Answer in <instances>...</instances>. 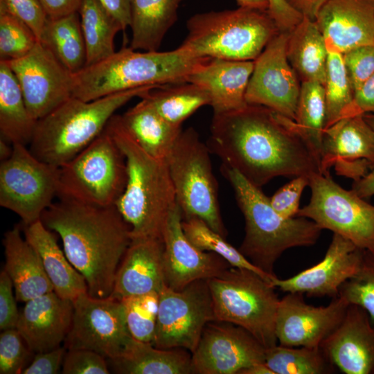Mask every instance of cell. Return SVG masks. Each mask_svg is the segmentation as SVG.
<instances>
[{
  "label": "cell",
  "instance_id": "6da1fadb",
  "mask_svg": "<svg viewBox=\"0 0 374 374\" xmlns=\"http://www.w3.org/2000/svg\"><path fill=\"white\" fill-rule=\"evenodd\" d=\"M208 142L224 165L258 188L274 177L319 172L294 120L263 106L213 114Z\"/></svg>",
  "mask_w": 374,
  "mask_h": 374
},
{
  "label": "cell",
  "instance_id": "7a4b0ae2",
  "mask_svg": "<svg viewBox=\"0 0 374 374\" xmlns=\"http://www.w3.org/2000/svg\"><path fill=\"white\" fill-rule=\"evenodd\" d=\"M40 220L59 235L66 258L86 280L88 294L110 296L117 269L132 241L130 227L116 206L60 198Z\"/></svg>",
  "mask_w": 374,
  "mask_h": 374
},
{
  "label": "cell",
  "instance_id": "3957f363",
  "mask_svg": "<svg viewBox=\"0 0 374 374\" xmlns=\"http://www.w3.org/2000/svg\"><path fill=\"white\" fill-rule=\"evenodd\" d=\"M105 130L126 161V184L115 206L130 226L132 239L163 238L167 217L177 204L167 161L145 152L127 132L121 116L114 114Z\"/></svg>",
  "mask_w": 374,
  "mask_h": 374
},
{
  "label": "cell",
  "instance_id": "277c9868",
  "mask_svg": "<svg viewBox=\"0 0 374 374\" xmlns=\"http://www.w3.org/2000/svg\"><path fill=\"white\" fill-rule=\"evenodd\" d=\"M123 47L109 57L73 75V96L84 101L146 86L187 82L208 57L184 48L160 52L136 51Z\"/></svg>",
  "mask_w": 374,
  "mask_h": 374
},
{
  "label": "cell",
  "instance_id": "5b68a950",
  "mask_svg": "<svg viewBox=\"0 0 374 374\" xmlns=\"http://www.w3.org/2000/svg\"><path fill=\"white\" fill-rule=\"evenodd\" d=\"M221 170L245 220V235L239 250L254 265L275 275L274 265L285 251L317 243L323 229L316 222L303 217H282L260 188L225 165Z\"/></svg>",
  "mask_w": 374,
  "mask_h": 374
},
{
  "label": "cell",
  "instance_id": "8992f818",
  "mask_svg": "<svg viewBox=\"0 0 374 374\" xmlns=\"http://www.w3.org/2000/svg\"><path fill=\"white\" fill-rule=\"evenodd\" d=\"M159 87H139L91 101L72 96L37 121L29 150L39 160L60 167L104 131L118 109Z\"/></svg>",
  "mask_w": 374,
  "mask_h": 374
},
{
  "label": "cell",
  "instance_id": "52a82bcc",
  "mask_svg": "<svg viewBox=\"0 0 374 374\" xmlns=\"http://www.w3.org/2000/svg\"><path fill=\"white\" fill-rule=\"evenodd\" d=\"M186 28L179 46L191 55L236 61L255 60L280 32L267 10L245 7L197 13Z\"/></svg>",
  "mask_w": 374,
  "mask_h": 374
},
{
  "label": "cell",
  "instance_id": "ba28073f",
  "mask_svg": "<svg viewBox=\"0 0 374 374\" xmlns=\"http://www.w3.org/2000/svg\"><path fill=\"white\" fill-rule=\"evenodd\" d=\"M207 282L216 321L244 328L266 349L278 344L275 322L280 299L271 282L231 266Z\"/></svg>",
  "mask_w": 374,
  "mask_h": 374
},
{
  "label": "cell",
  "instance_id": "9c48e42d",
  "mask_svg": "<svg viewBox=\"0 0 374 374\" xmlns=\"http://www.w3.org/2000/svg\"><path fill=\"white\" fill-rule=\"evenodd\" d=\"M127 180L125 157L105 130L71 160L59 167V198L98 206L115 205Z\"/></svg>",
  "mask_w": 374,
  "mask_h": 374
},
{
  "label": "cell",
  "instance_id": "30bf717a",
  "mask_svg": "<svg viewBox=\"0 0 374 374\" xmlns=\"http://www.w3.org/2000/svg\"><path fill=\"white\" fill-rule=\"evenodd\" d=\"M209 150L189 127L181 131L166 161L183 219L199 218L225 237Z\"/></svg>",
  "mask_w": 374,
  "mask_h": 374
},
{
  "label": "cell",
  "instance_id": "8fae6325",
  "mask_svg": "<svg viewBox=\"0 0 374 374\" xmlns=\"http://www.w3.org/2000/svg\"><path fill=\"white\" fill-rule=\"evenodd\" d=\"M311 197L297 215L316 222L374 253V206L354 190L337 184L330 173L314 172L309 176Z\"/></svg>",
  "mask_w": 374,
  "mask_h": 374
},
{
  "label": "cell",
  "instance_id": "7c38bea8",
  "mask_svg": "<svg viewBox=\"0 0 374 374\" xmlns=\"http://www.w3.org/2000/svg\"><path fill=\"white\" fill-rule=\"evenodd\" d=\"M0 165V205L19 216L24 225L40 220L58 193L59 167L37 159L26 145L12 144Z\"/></svg>",
  "mask_w": 374,
  "mask_h": 374
},
{
  "label": "cell",
  "instance_id": "4fadbf2b",
  "mask_svg": "<svg viewBox=\"0 0 374 374\" xmlns=\"http://www.w3.org/2000/svg\"><path fill=\"white\" fill-rule=\"evenodd\" d=\"M215 321L207 280L194 281L181 290L166 285L159 293L152 344L158 348H183L193 353L206 325Z\"/></svg>",
  "mask_w": 374,
  "mask_h": 374
},
{
  "label": "cell",
  "instance_id": "5bb4252c",
  "mask_svg": "<svg viewBox=\"0 0 374 374\" xmlns=\"http://www.w3.org/2000/svg\"><path fill=\"white\" fill-rule=\"evenodd\" d=\"M71 326L65 348L87 349L107 359L120 356L133 338L121 300L96 298L85 292L73 301Z\"/></svg>",
  "mask_w": 374,
  "mask_h": 374
},
{
  "label": "cell",
  "instance_id": "9a60e30c",
  "mask_svg": "<svg viewBox=\"0 0 374 374\" xmlns=\"http://www.w3.org/2000/svg\"><path fill=\"white\" fill-rule=\"evenodd\" d=\"M6 61L19 82L30 114L37 121L73 96V74L42 43L38 42L20 58Z\"/></svg>",
  "mask_w": 374,
  "mask_h": 374
},
{
  "label": "cell",
  "instance_id": "2e32d148",
  "mask_svg": "<svg viewBox=\"0 0 374 374\" xmlns=\"http://www.w3.org/2000/svg\"><path fill=\"white\" fill-rule=\"evenodd\" d=\"M287 36L288 33L279 32L253 60L245 100L294 121L301 84L287 59Z\"/></svg>",
  "mask_w": 374,
  "mask_h": 374
},
{
  "label": "cell",
  "instance_id": "e0dca14e",
  "mask_svg": "<svg viewBox=\"0 0 374 374\" xmlns=\"http://www.w3.org/2000/svg\"><path fill=\"white\" fill-rule=\"evenodd\" d=\"M266 348L247 330L223 321L208 323L192 353L194 373L239 374L265 362Z\"/></svg>",
  "mask_w": 374,
  "mask_h": 374
},
{
  "label": "cell",
  "instance_id": "ac0fdd59",
  "mask_svg": "<svg viewBox=\"0 0 374 374\" xmlns=\"http://www.w3.org/2000/svg\"><path fill=\"white\" fill-rule=\"evenodd\" d=\"M348 305L344 299L337 296L326 306H314L306 303L302 294L287 293L279 300L276 317L278 344L319 348L341 323Z\"/></svg>",
  "mask_w": 374,
  "mask_h": 374
},
{
  "label": "cell",
  "instance_id": "d6986e66",
  "mask_svg": "<svg viewBox=\"0 0 374 374\" xmlns=\"http://www.w3.org/2000/svg\"><path fill=\"white\" fill-rule=\"evenodd\" d=\"M374 164V130L364 114L344 117L323 132L319 172L337 174L357 181Z\"/></svg>",
  "mask_w": 374,
  "mask_h": 374
},
{
  "label": "cell",
  "instance_id": "ffe728a7",
  "mask_svg": "<svg viewBox=\"0 0 374 374\" xmlns=\"http://www.w3.org/2000/svg\"><path fill=\"white\" fill-rule=\"evenodd\" d=\"M177 204L170 211L163 230V269L166 285L181 290L198 280L222 274L231 265L220 256L199 249L186 235Z\"/></svg>",
  "mask_w": 374,
  "mask_h": 374
},
{
  "label": "cell",
  "instance_id": "44dd1931",
  "mask_svg": "<svg viewBox=\"0 0 374 374\" xmlns=\"http://www.w3.org/2000/svg\"><path fill=\"white\" fill-rule=\"evenodd\" d=\"M364 250L348 239L333 233L323 258L316 265L285 279L275 278L272 285L289 293L332 299L339 296L341 285L359 270Z\"/></svg>",
  "mask_w": 374,
  "mask_h": 374
},
{
  "label": "cell",
  "instance_id": "7402d4cb",
  "mask_svg": "<svg viewBox=\"0 0 374 374\" xmlns=\"http://www.w3.org/2000/svg\"><path fill=\"white\" fill-rule=\"evenodd\" d=\"M320 348L344 373L374 374V321L365 310L349 304L342 321Z\"/></svg>",
  "mask_w": 374,
  "mask_h": 374
},
{
  "label": "cell",
  "instance_id": "603a6c76",
  "mask_svg": "<svg viewBox=\"0 0 374 374\" xmlns=\"http://www.w3.org/2000/svg\"><path fill=\"white\" fill-rule=\"evenodd\" d=\"M314 21L329 51L374 44V0H328Z\"/></svg>",
  "mask_w": 374,
  "mask_h": 374
},
{
  "label": "cell",
  "instance_id": "cb8c5ba5",
  "mask_svg": "<svg viewBox=\"0 0 374 374\" xmlns=\"http://www.w3.org/2000/svg\"><path fill=\"white\" fill-rule=\"evenodd\" d=\"M73 314V301L53 291L26 302L16 328L33 353L45 352L64 342Z\"/></svg>",
  "mask_w": 374,
  "mask_h": 374
},
{
  "label": "cell",
  "instance_id": "d4e9b609",
  "mask_svg": "<svg viewBox=\"0 0 374 374\" xmlns=\"http://www.w3.org/2000/svg\"><path fill=\"white\" fill-rule=\"evenodd\" d=\"M163 238H135L117 269L111 297L159 293L166 285L163 269Z\"/></svg>",
  "mask_w": 374,
  "mask_h": 374
},
{
  "label": "cell",
  "instance_id": "484cf974",
  "mask_svg": "<svg viewBox=\"0 0 374 374\" xmlns=\"http://www.w3.org/2000/svg\"><path fill=\"white\" fill-rule=\"evenodd\" d=\"M253 61L206 58L187 82L204 89L211 99L213 114L244 107L245 93L253 69Z\"/></svg>",
  "mask_w": 374,
  "mask_h": 374
},
{
  "label": "cell",
  "instance_id": "4316f807",
  "mask_svg": "<svg viewBox=\"0 0 374 374\" xmlns=\"http://www.w3.org/2000/svg\"><path fill=\"white\" fill-rule=\"evenodd\" d=\"M3 244L4 270L12 282L17 301L26 303L53 291L38 253L18 227L6 232Z\"/></svg>",
  "mask_w": 374,
  "mask_h": 374
},
{
  "label": "cell",
  "instance_id": "83f0119b",
  "mask_svg": "<svg viewBox=\"0 0 374 374\" xmlns=\"http://www.w3.org/2000/svg\"><path fill=\"white\" fill-rule=\"evenodd\" d=\"M24 235L38 253L53 291L59 296L73 301L88 292L84 278L71 265L51 231L41 220L26 225Z\"/></svg>",
  "mask_w": 374,
  "mask_h": 374
},
{
  "label": "cell",
  "instance_id": "f1b7e54d",
  "mask_svg": "<svg viewBox=\"0 0 374 374\" xmlns=\"http://www.w3.org/2000/svg\"><path fill=\"white\" fill-rule=\"evenodd\" d=\"M183 348L161 349L132 338L123 353L107 359L112 370L123 374L194 373L192 355Z\"/></svg>",
  "mask_w": 374,
  "mask_h": 374
},
{
  "label": "cell",
  "instance_id": "f546056e",
  "mask_svg": "<svg viewBox=\"0 0 374 374\" xmlns=\"http://www.w3.org/2000/svg\"><path fill=\"white\" fill-rule=\"evenodd\" d=\"M121 122L136 143L152 157L167 161L181 127L164 119L145 98L121 116Z\"/></svg>",
  "mask_w": 374,
  "mask_h": 374
},
{
  "label": "cell",
  "instance_id": "4dcf8cb0",
  "mask_svg": "<svg viewBox=\"0 0 374 374\" xmlns=\"http://www.w3.org/2000/svg\"><path fill=\"white\" fill-rule=\"evenodd\" d=\"M286 51L289 62L301 82H317L323 85L328 50L314 20L303 17L288 32Z\"/></svg>",
  "mask_w": 374,
  "mask_h": 374
},
{
  "label": "cell",
  "instance_id": "1f68e13d",
  "mask_svg": "<svg viewBox=\"0 0 374 374\" xmlns=\"http://www.w3.org/2000/svg\"><path fill=\"white\" fill-rule=\"evenodd\" d=\"M184 0H130L132 40L130 47L158 51L169 29L177 20Z\"/></svg>",
  "mask_w": 374,
  "mask_h": 374
},
{
  "label": "cell",
  "instance_id": "d6a6232c",
  "mask_svg": "<svg viewBox=\"0 0 374 374\" xmlns=\"http://www.w3.org/2000/svg\"><path fill=\"white\" fill-rule=\"evenodd\" d=\"M37 121L30 114L19 82L4 60H0V131L12 144H30Z\"/></svg>",
  "mask_w": 374,
  "mask_h": 374
},
{
  "label": "cell",
  "instance_id": "836d02e7",
  "mask_svg": "<svg viewBox=\"0 0 374 374\" xmlns=\"http://www.w3.org/2000/svg\"><path fill=\"white\" fill-rule=\"evenodd\" d=\"M78 13L87 51L85 66H91L116 52L114 38L124 30L98 0H82Z\"/></svg>",
  "mask_w": 374,
  "mask_h": 374
},
{
  "label": "cell",
  "instance_id": "e575fe53",
  "mask_svg": "<svg viewBox=\"0 0 374 374\" xmlns=\"http://www.w3.org/2000/svg\"><path fill=\"white\" fill-rule=\"evenodd\" d=\"M39 42L73 74L85 67L87 51L78 12L48 18Z\"/></svg>",
  "mask_w": 374,
  "mask_h": 374
},
{
  "label": "cell",
  "instance_id": "d590c367",
  "mask_svg": "<svg viewBox=\"0 0 374 374\" xmlns=\"http://www.w3.org/2000/svg\"><path fill=\"white\" fill-rule=\"evenodd\" d=\"M148 100L168 122L181 127L197 109L210 105L207 91L190 82L168 84L150 89L140 96Z\"/></svg>",
  "mask_w": 374,
  "mask_h": 374
},
{
  "label": "cell",
  "instance_id": "8d00e7d4",
  "mask_svg": "<svg viewBox=\"0 0 374 374\" xmlns=\"http://www.w3.org/2000/svg\"><path fill=\"white\" fill-rule=\"evenodd\" d=\"M326 118L323 85L317 82H301L294 124L316 161L319 170Z\"/></svg>",
  "mask_w": 374,
  "mask_h": 374
},
{
  "label": "cell",
  "instance_id": "74e56055",
  "mask_svg": "<svg viewBox=\"0 0 374 374\" xmlns=\"http://www.w3.org/2000/svg\"><path fill=\"white\" fill-rule=\"evenodd\" d=\"M265 364L274 374H328L335 370L320 347L276 344L266 349Z\"/></svg>",
  "mask_w": 374,
  "mask_h": 374
},
{
  "label": "cell",
  "instance_id": "f35d334b",
  "mask_svg": "<svg viewBox=\"0 0 374 374\" xmlns=\"http://www.w3.org/2000/svg\"><path fill=\"white\" fill-rule=\"evenodd\" d=\"M182 227L194 245L202 251L220 256L231 267L252 271L271 283L277 277L254 265L239 249L233 247L224 236L213 230L202 220L197 217L183 219Z\"/></svg>",
  "mask_w": 374,
  "mask_h": 374
},
{
  "label": "cell",
  "instance_id": "ab89813d",
  "mask_svg": "<svg viewBox=\"0 0 374 374\" xmlns=\"http://www.w3.org/2000/svg\"><path fill=\"white\" fill-rule=\"evenodd\" d=\"M325 129L344 116L354 98V89L341 53L328 51L325 82Z\"/></svg>",
  "mask_w": 374,
  "mask_h": 374
},
{
  "label": "cell",
  "instance_id": "60d3db41",
  "mask_svg": "<svg viewBox=\"0 0 374 374\" xmlns=\"http://www.w3.org/2000/svg\"><path fill=\"white\" fill-rule=\"evenodd\" d=\"M121 301L132 337L152 344L157 319L159 293L130 296Z\"/></svg>",
  "mask_w": 374,
  "mask_h": 374
},
{
  "label": "cell",
  "instance_id": "b9f144b4",
  "mask_svg": "<svg viewBox=\"0 0 374 374\" xmlns=\"http://www.w3.org/2000/svg\"><path fill=\"white\" fill-rule=\"evenodd\" d=\"M38 42L33 30L0 3V60L20 58Z\"/></svg>",
  "mask_w": 374,
  "mask_h": 374
},
{
  "label": "cell",
  "instance_id": "7bdbcfd3",
  "mask_svg": "<svg viewBox=\"0 0 374 374\" xmlns=\"http://www.w3.org/2000/svg\"><path fill=\"white\" fill-rule=\"evenodd\" d=\"M338 296L365 310L374 321V253L364 251L359 270L341 285Z\"/></svg>",
  "mask_w": 374,
  "mask_h": 374
},
{
  "label": "cell",
  "instance_id": "ee69618b",
  "mask_svg": "<svg viewBox=\"0 0 374 374\" xmlns=\"http://www.w3.org/2000/svg\"><path fill=\"white\" fill-rule=\"evenodd\" d=\"M31 353L17 328L1 330L0 334V373L19 374Z\"/></svg>",
  "mask_w": 374,
  "mask_h": 374
},
{
  "label": "cell",
  "instance_id": "f6af8a7d",
  "mask_svg": "<svg viewBox=\"0 0 374 374\" xmlns=\"http://www.w3.org/2000/svg\"><path fill=\"white\" fill-rule=\"evenodd\" d=\"M342 55L355 92L374 74V44L353 48Z\"/></svg>",
  "mask_w": 374,
  "mask_h": 374
},
{
  "label": "cell",
  "instance_id": "bcb514c9",
  "mask_svg": "<svg viewBox=\"0 0 374 374\" xmlns=\"http://www.w3.org/2000/svg\"><path fill=\"white\" fill-rule=\"evenodd\" d=\"M106 358L87 349H71L66 353L62 363L64 374H108Z\"/></svg>",
  "mask_w": 374,
  "mask_h": 374
},
{
  "label": "cell",
  "instance_id": "7dc6e473",
  "mask_svg": "<svg viewBox=\"0 0 374 374\" xmlns=\"http://www.w3.org/2000/svg\"><path fill=\"white\" fill-rule=\"evenodd\" d=\"M307 186H309L308 176L293 177L269 197L271 206L285 218L296 217L300 209L301 196Z\"/></svg>",
  "mask_w": 374,
  "mask_h": 374
},
{
  "label": "cell",
  "instance_id": "c3c4849f",
  "mask_svg": "<svg viewBox=\"0 0 374 374\" xmlns=\"http://www.w3.org/2000/svg\"><path fill=\"white\" fill-rule=\"evenodd\" d=\"M11 13L24 21L35 33L38 41L48 16L40 0H0Z\"/></svg>",
  "mask_w": 374,
  "mask_h": 374
},
{
  "label": "cell",
  "instance_id": "681fc988",
  "mask_svg": "<svg viewBox=\"0 0 374 374\" xmlns=\"http://www.w3.org/2000/svg\"><path fill=\"white\" fill-rule=\"evenodd\" d=\"M12 282L3 269L0 274V329L16 328L19 318Z\"/></svg>",
  "mask_w": 374,
  "mask_h": 374
},
{
  "label": "cell",
  "instance_id": "f907efd6",
  "mask_svg": "<svg viewBox=\"0 0 374 374\" xmlns=\"http://www.w3.org/2000/svg\"><path fill=\"white\" fill-rule=\"evenodd\" d=\"M66 348H56L35 353L32 362L27 366L22 374H56L59 373L66 354Z\"/></svg>",
  "mask_w": 374,
  "mask_h": 374
},
{
  "label": "cell",
  "instance_id": "816d5d0a",
  "mask_svg": "<svg viewBox=\"0 0 374 374\" xmlns=\"http://www.w3.org/2000/svg\"><path fill=\"white\" fill-rule=\"evenodd\" d=\"M267 12L280 32H290L303 19L285 0H268Z\"/></svg>",
  "mask_w": 374,
  "mask_h": 374
},
{
  "label": "cell",
  "instance_id": "f5cc1de1",
  "mask_svg": "<svg viewBox=\"0 0 374 374\" xmlns=\"http://www.w3.org/2000/svg\"><path fill=\"white\" fill-rule=\"evenodd\" d=\"M364 114H374V74L355 91L353 103L343 118Z\"/></svg>",
  "mask_w": 374,
  "mask_h": 374
},
{
  "label": "cell",
  "instance_id": "db71d44e",
  "mask_svg": "<svg viewBox=\"0 0 374 374\" xmlns=\"http://www.w3.org/2000/svg\"><path fill=\"white\" fill-rule=\"evenodd\" d=\"M48 18H57L78 12L82 0H40Z\"/></svg>",
  "mask_w": 374,
  "mask_h": 374
},
{
  "label": "cell",
  "instance_id": "11a10c76",
  "mask_svg": "<svg viewBox=\"0 0 374 374\" xmlns=\"http://www.w3.org/2000/svg\"><path fill=\"white\" fill-rule=\"evenodd\" d=\"M122 25L125 30L130 24V0H98Z\"/></svg>",
  "mask_w": 374,
  "mask_h": 374
},
{
  "label": "cell",
  "instance_id": "9f6ffc18",
  "mask_svg": "<svg viewBox=\"0 0 374 374\" xmlns=\"http://www.w3.org/2000/svg\"><path fill=\"white\" fill-rule=\"evenodd\" d=\"M303 17L315 20L317 13L328 0H285Z\"/></svg>",
  "mask_w": 374,
  "mask_h": 374
},
{
  "label": "cell",
  "instance_id": "6f0895ef",
  "mask_svg": "<svg viewBox=\"0 0 374 374\" xmlns=\"http://www.w3.org/2000/svg\"><path fill=\"white\" fill-rule=\"evenodd\" d=\"M351 189L364 199L374 195V164L364 176L353 182Z\"/></svg>",
  "mask_w": 374,
  "mask_h": 374
},
{
  "label": "cell",
  "instance_id": "680465c9",
  "mask_svg": "<svg viewBox=\"0 0 374 374\" xmlns=\"http://www.w3.org/2000/svg\"><path fill=\"white\" fill-rule=\"evenodd\" d=\"M239 374H274L265 362L253 364L242 369Z\"/></svg>",
  "mask_w": 374,
  "mask_h": 374
},
{
  "label": "cell",
  "instance_id": "91938a15",
  "mask_svg": "<svg viewBox=\"0 0 374 374\" xmlns=\"http://www.w3.org/2000/svg\"><path fill=\"white\" fill-rule=\"evenodd\" d=\"M239 7L252 8L267 10L269 8L268 0H235Z\"/></svg>",
  "mask_w": 374,
  "mask_h": 374
},
{
  "label": "cell",
  "instance_id": "94428289",
  "mask_svg": "<svg viewBox=\"0 0 374 374\" xmlns=\"http://www.w3.org/2000/svg\"><path fill=\"white\" fill-rule=\"evenodd\" d=\"M12 145L10 147L8 144V141L4 139L1 138L0 140V159L1 161H4L8 159L12 152Z\"/></svg>",
  "mask_w": 374,
  "mask_h": 374
},
{
  "label": "cell",
  "instance_id": "6125c7cd",
  "mask_svg": "<svg viewBox=\"0 0 374 374\" xmlns=\"http://www.w3.org/2000/svg\"><path fill=\"white\" fill-rule=\"evenodd\" d=\"M364 117L367 123L373 127L374 130V114H364Z\"/></svg>",
  "mask_w": 374,
  "mask_h": 374
}]
</instances>
